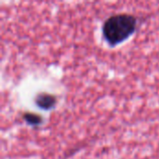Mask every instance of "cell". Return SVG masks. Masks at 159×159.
<instances>
[{"label":"cell","mask_w":159,"mask_h":159,"mask_svg":"<svg viewBox=\"0 0 159 159\" xmlns=\"http://www.w3.org/2000/svg\"><path fill=\"white\" fill-rule=\"evenodd\" d=\"M138 20L130 14H116L109 17L102 25V34L105 41L115 47L134 34L137 29Z\"/></svg>","instance_id":"1"},{"label":"cell","mask_w":159,"mask_h":159,"mask_svg":"<svg viewBox=\"0 0 159 159\" xmlns=\"http://www.w3.org/2000/svg\"><path fill=\"white\" fill-rule=\"evenodd\" d=\"M57 102V99L55 96L48 94V93H41L36 96L35 103L38 107L44 110H49L55 106Z\"/></svg>","instance_id":"2"},{"label":"cell","mask_w":159,"mask_h":159,"mask_svg":"<svg viewBox=\"0 0 159 159\" xmlns=\"http://www.w3.org/2000/svg\"><path fill=\"white\" fill-rule=\"evenodd\" d=\"M23 119L32 126H37L42 122V117L36 114H33V113H25L23 115Z\"/></svg>","instance_id":"3"}]
</instances>
